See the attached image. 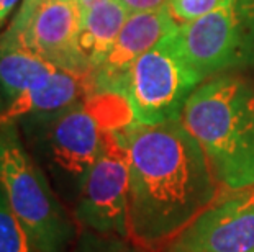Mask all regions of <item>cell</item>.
I'll list each match as a JSON object with an SVG mask.
<instances>
[{
	"label": "cell",
	"mask_w": 254,
	"mask_h": 252,
	"mask_svg": "<svg viewBox=\"0 0 254 252\" xmlns=\"http://www.w3.org/2000/svg\"><path fill=\"white\" fill-rule=\"evenodd\" d=\"M48 2H53V0H21V5H20L18 12L15 13V17L12 20V23H10V26L21 25L38 7H41L43 3H48Z\"/></svg>",
	"instance_id": "obj_18"
},
{
	"label": "cell",
	"mask_w": 254,
	"mask_h": 252,
	"mask_svg": "<svg viewBox=\"0 0 254 252\" xmlns=\"http://www.w3.org/2000/svg\"><path fill=\"white\" fill-rule=\"evenodd\" d=\"M71 252H148L136 246L131 239L120 236L100 234L79 228Z\"/></svg>",
	"instance_id": "obj_15"
},
{
	"label": "cell",
	"mask_w": 254,
	"mask_h": 252,
	"mask_svg": "<svg viewBox=\"0 0 254 252\" xmlns=\"http://www.w3.org/2000/svg\"><path fill=\"white\" fill-rule=\"evenodd\" d=\"M2 110H3V106H2V105H0V113H2Z\"/></svg>",
	"instance_id": "obj_21"
},
{
	"label": "cell",
	"mask_w": 254,
	"mask_h": 252,
	"mask_svg": "<svg viewBox=\"0 0 254 252\" xmlns=\"http://www.w3.org/2000/svg\"><path fill=\"white\" fill-rule=\"evenodd\" d=\"M133 123L127 99L117 92H94L67 110L25 126L33 135L38 164L66 205H74L109 133Z\"/></svg>",
	"instance_id": "obj_2"
},
{
	"label": "cell",
	"mask_w": 254,
	"mask_h": 252,
	"mask_svg": "<svg viewBox=\"0 0 254 252\" xmlns=\"http://www.w3.org/2000/svg\"><path fill=\"white\" fill-rule=\"evenodd\" d=\"M75 2L79 3V7L82 8V12H84V10H87V8H90V7H94L95 3L104 2V0H75Z\"/></svg>",
	"instance_id": "obj_20"
},
{
	"label": "cell",
	"mask_w": 254,
	"mask_h": 252,
	"mask_svg": "<svg viewBox=\"0 0 254 252\" xmlns=\"http://www.w3.org/2000/svg\"><path fill=\"white\" fill-rule=\"evenodd\" d=\"M72 216L82 229L129 239V164L117 131L109 133L85 177Z\"/></svg>",
	"instance_id": "obj_7"
},
{
	"label": "cell",
	"mask_w": 254,
	"mask_h": 252,
	"mask_svg": "<svg viewBox=\"0 0 254 252\" xmlns=\"http://www.w3.org/2000/svg\"><path fill=\"white\" fill-rule=\"evenodd\" d=\"M182 123L203 149L223 190L254 187V89L218 76L193 90Z\"/></svg>",
	"instance_id": "obj_3"
},
{
	"label": "cell",
	"mask_w": 254,
	"mask_h": 252,
	"mask_svg": "<svg viewBox=\"0 0 254 252\" xmlns=\"http://www.w3.org/2000/svg\"><path fill=\"white\" fill-rule=\"evenodd\" d=\"M18 3L20 0H0V30L7 23L8 17L13 13V10L17 8Z\"/></svg>",
	"instance_id": "obj_19"
},
{
	"label": "cell",
	"mask_w": 254,
	"mask_h": 252,
	"mask_svg": "<svg viewBox=\"0 0 254 252\" xmlns=\"http://www.w3.org/2000/svg\"><path fill=\"white\" fill-rule=\"evenodd\" d=\"M179 26L166 5L151 12L129 13L112 51L94 74L95 92L120 94L122 80L133 61L153 50Z\"/></svg>",
	"instance_id": "obj_10"
},
{
	"label": "cell",
	"mask_w": 254,
	"mask_h": 252,
	"mask_svg": "<svg viewBox=\"0 0 254 252\" xmlns=\"http://www.w3.org/2000/svg\"><path fill=\"white\" fill-rule=\"evenodd\" d=\"M0 252H36L0 187Z\"/></svg>",
	"instance_id": "obj_14"
},
{
	"label": "cell",
	"mask_w": 254,
	"mask_h": 252,
	"mask_svg": "<svg viewBox=\"0 0 254 252\" xmlns=\"http://www.w3.org/2000/svg\"><path fill=\"white\" fill-rule=\"evenodd\" d=\"M220 3L221 0H167L166 7L177 23L184 25L210 13Z\"/></svg>",
	"instance_id": "obj_16"
},
{
	"label": "cell",
	"mask_w": 254,
	"mask_h": 252,
	"mask_svg": "<svg viewBox=\"0 0 254 252\" xmlns=\"http://www.w3.org/2000/svg\"><path fill=\"white\" fill-rule=\"evenodd\" d=\"M94 74H77L58 69L45 85L7 101L0 113V125L40 121L67 110L95 92Z\"/></svg>",
	"instance_id": "obj_11"
},
{
	"label": "cell",
	"mask_w": 254,
	"mask_h": 252,
	"mask_svg": "<svg viewBox=\"0 0 254 252\" xmlns=\"http://www.w3.org/2000/svg\"><path fill=\"white\" fill-rule=\"evenodd\" d=\"M164 252H254V187L225 190Z\"/></svg>",
	"instance_id": "obj_9"
},
{
	"label": "cell",
	"mask_w": 254,
	"mask_h": 252,
	"mask_svg": "<svg viewBox=\"0 0 254 252\" xmlns=\"http://www.w3.org/2000/svg\"><path fill=\"white\" fill-rule=\"evenodd\" d=\"M82 8L75 0L43 3L21 25L8 26L0 46L21 48L41 56L64 71L94 74L79 50Z\"/></svg>",
	"instance_id": "obj_8"
},
{
	"label": "cell",
	"mask_w": 254,
	"mask_h": 252,
	"mask_svg": "<svg viewBox=\"0 0 254 252\" xmlns=\"http://www.w3.org/2000/svg\"><path fill=\"white\" fill-rule=\"evenodd\" d=\"M128 17L129 13L118 0H104L82 12L77 43L94 72L109 56Z\"/></svg>",
	"instance_id": "obj_12"
},
{
	"label": "cell",
	"mask_w": 254,
	"mask_h": 252,
	"mask_svg": "<svg viewBox=\"0 0 254 252\" xmlns=\"http://www.w3.org/2000/svg\"><path fill=\"white\" fill-rule=\"evenodd\" d=\"M202 82V76L182 54L174 31L133 61L120 94L128 101L134 123L154 126L179 120L189 97Z\"/></svg>",
	"instance_id": "obj_5"
},
{
	"label": "cell",
	"mask_w": 254,
	"mask_h": 252,
	"mask_svg": "<svg viewBox=\"0 0 254 252\" xmlns=\"http://www.w3.org/2000/svg\"><path fill=\"white\" fill-rule=\"evenodd\" d=\"M58 69L35 52L0 46V92L10 101L28 90L45 85Z\"/></svg>",
	"instance_id": "obj_13"
},
{
	"label": "cell",
	"mask_w": 254,
	"mask_h": 252,
	"mask_svg": "<svg viewBox=\"0 0 254 252\" xmlns=\"http://www.w3.org/2000/svg\"><path fill=\"white\" fill-rule=\"evenodd\" d=\"M129 164V239L164 252L223 194L203 149L182 120L118 130Z\"/></svg>",
	"instance_id": "obj_1"
},
{
	"label": "cell",
	"mask_w": 254,
	"mask_h": 252,
	"mask_svg": "<svg viewBox=\"0 0 254 252\" xmlns=\"http://www.w3.org/2000/svg\"><path fill=\"white\" fill-rule=\"evenodd\" d=\"M128 13H141L163 8L167 0H118Z\"/></svg>",
	"instance_id": "obj_17"
},
{
	"label": "cell",
	"mask_w": 254,
	"mask_h": 252,
	"mask_svg": "<svg viewBox=\"0 0 254 252\" xmlns=\"http://www.w3.org/2000/svg\"><path fill=\"white\" fill-rule=\"evenodd\" d=\"M177 41L202 79L254 67V0H221L210 13L181 25Z\"/></svg>",
	"instance_id": "obj_6"
},
{
	"label": "cell",
	"mask_w": 254,
	"mask_h": 252,
	"mask_svg": "<svg viewBox=\"0 0 254 252\" xmlns=\"http://www.w3.org/2000/svg\"><path fill=\"white\" fill-rule=\"evenodd\" d=\"M0 187L36 252H71L77 223L13 123L0 125Z\"/></svg>",
	"instance_id": "obj_4"
}]
</instances>
